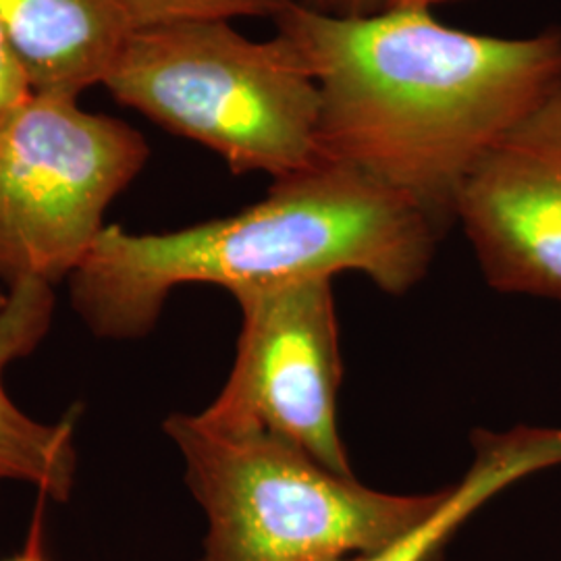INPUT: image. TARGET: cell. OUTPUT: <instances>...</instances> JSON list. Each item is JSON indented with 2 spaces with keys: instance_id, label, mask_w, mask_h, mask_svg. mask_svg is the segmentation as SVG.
<instances>
[{
  "instance_id": "3",
  "label": "cell",
  "mask_w": 561,
  "mask_h": 561,
  "mask_svg": "<svg viewBox=\"0 0 561 561\" xmlns=\"http://www.w3.org/2000/svg\"><path fill=\"white\" fill-rule=\"evenodd\" d=\"M164 433L208 528L198 561H333L373 553L428 520L447 489L400 495L324 468L289 443L173 414Z\"/></svg>"
},
{
  "instance_id": "5",
  "label": "cell",
  "mask_w": 561,
  "mask_h": 561,
  "mask_svg": "<svg viewBox=\"0 0 561 561\" xmlns=\"http://www.w3.org/2000/svg\"><path fill=\"white\" fill-rule=\"evenodd\" d=\"M148 157L125 121L34 92L0 129V300L20 280L69 279Z\"/></svg>"
},
{
  "instance_id": "7",
  "label": "cell",
  "mask_w": 561,
  "mask_h": 561,
  "mask_svg": "<svg viewBox=\"0 0 561 561\" xmlns=\"http://www.w3.org/2000/svg\"><path fill=\"white\" fill-rule=\"evenodd\" d=\"M456 222L489 287L561 304V69L474 164Z\"/></svg>"
},
{
  "instance_id": "6",
  "label": "cell",
  "mask_w": 561,
  "mask_h": 561,
  "mask_svg": "<svg viewBox=\"0 0 561 561\" xmlns=\"http://www.w3.org/2000/svg\"><path fill=\"white\" fill-rule=\"evenodd\" d=\"M233 298L241 310L236 360L198 421L221 433L275 437L333 472L354 474L337 419L343 364L333 279L289 280Z\"/></svg>"
},
{
  "instance_id": "14",
  "label": "cell",
  "mask_w": 561,
  "mask_h": 561,
  "mask_svg": "<svg viewBox=\"0 0 561 561\" xmlns=\"http://www.w3.org/2000/svg\"><path fill=\"white\" fill-rule=\"evenodd\" d=\"M41 497V503L34 512V518L30 524V530H27V537H25V545L21 549L20 553L11 560L4 561H50L46 558V551H44V503L48 502L46 497Z\"/></svg>"
},
{
  "instance_id": "10",
  "label": "cell",
  "mask_w": 561,
  "mask_h": 561,
  "mask_svg": "<svg viewBox=\"0 0 561 561\" xmlns=\"http://www.w3.org/2000/svg\"><path fill=\"white\" fill-rule=\"evenodd\" d=\"M474 458L460 481L449 484L439 510L389 547L333 561H437L466 522L503 491L561 466V428L518 424L477 431Z\"/></svg>"
},
{
  "instance_id": "11",
  "label": "cell",
  "mask_w": 561,
  "mask_h": 561,
  "mask_svg": "<svg viewBox=\"0 0 561 561\" xmlns=\"http://www.w3.org/2000/svg\"><path fill=\"white\" fill-rule=\"evenodd\" d=\"M129 34L180 23L279 18L294 0H113Z\"/></svg>"
},
{
  "instance_id": "12",
  "label": "cell",
  "mask_w": 561,
  "mask_h": 561,
  "mask_svg": "<svg viewBox=\"0 0 561 561\" xmlns=\"http://www.w3.org/2000/svg\"><path fill=\"white\" fill-rule=\"evenodd\" d=\"M34 94L15 53L0 30V129Z\"/></svg>"
},
{
  "instance_id": "13",
  "label": "cell",
  "mask_w": 561,
  "mask_h": 561,
  "mask_svg": "<svg viewBox=\"0 0 561 561\" xmlns=\"http://www.w3.org/2000/svg\"><path fill=\"white\" fill-rule=\"evenodd\" d=\"M300 7L329 18H360L381 11L379 0H296Z\"/></svg>"
},
{
  "instance_id": "15",
  "label": "cell",
  "mask_w": 561,
  "mask_h": 561,
  "mask_svg": "<svg viewBox=\"0 0 561 561\" xmlns=\"http://www.w3.org/2000/svg\"><path fill=\"white\" fill-rule=\"evenodd\" d=\"M381 9H433L454 0H379Z\"/></svg>"
},
{
  "instance_id": "4",
  "label": "cell",
  "mask_w": 561,
  "mask_h": 561,
  "mask_svg": "<svg viewBox=\"0 0 561 561\" xmlns=\"http://www.w3.org/2000/svg\"><path fill=\"white\" fill-rule=\"evenodd\" d=\"M102 85L238 175L280 180L322 161L317 81L279 34L250 41L229 21L136 32Z\"/></svg>"
},
{
  "instance_id": "2",
  "label": "cell",
  "mask_w": 561,
  "mask_h": 561,
  "mask_svg": "<svg viewBox=\"0 0 561 561\" xmlns=\"http://www.w3.org/2000/svg\"><path fill=\"white\" fill-rule=\"evenodd\" d=\"M442 231L396 190L340 162L273 180L262 201L164 233L104 227L69 277L71 304L101 340H138L181 285L231 296L289 280L360 273L401 296L431 268Z\"/></svg>"
},
{
  "instance_id": "1",
  "label": "cell",
  "mask_w": 561,
  "mask_h": 561,
  "mask_svg": "<svg viewBox=\"0 0 561 561\" xmlns=\"http://www.w3.org/2000/svg\"><path fill=\"white\" fill-rule=\"evenodd\" d=\"M275 23L319 88V152L414 202L439 231L484 152L561 69V30L503 38L431 9L329 18L296 0Z\"/></svg>"
},
{
  "instance_id": "8",
  "label": "cell",
  "mask_w": 561,
  "mask_h": 561,
  "mask_svg": "<svg viewBox=\"0 0 561 561\" xmlns=\"http://www.w3.org/2000/svg\"><path fill=\"white\" fill-rule=\"evenodd\" d=\"M55 287L20 280L0 300V484L25 482L48 502L67 503L78 477L76 419L42 422L25 414L4 387V373L48 335Z\"/></svg>"
},
{
  "instance_id": "9",
  "label": "cell",
  "mask_w": 561,
  "mask_h": 561,
  "mask_svg": "<svg viewBox=\"0 0 561 561\" xmlns=\"http://www.w3.org/2000/svg\"><path fill=\"white\" fill-rule=\"evenodd\" d=\"M0 30L36 94L104 83L131 36L113 0H0Z\"/></svg>"
}]
</instances>
